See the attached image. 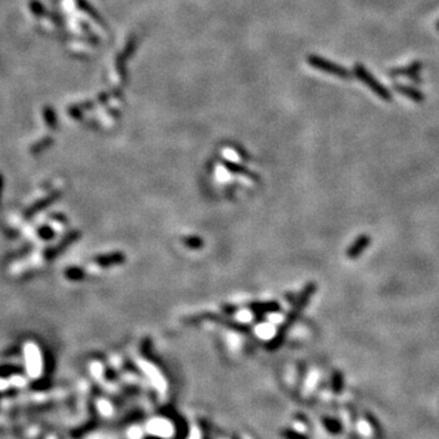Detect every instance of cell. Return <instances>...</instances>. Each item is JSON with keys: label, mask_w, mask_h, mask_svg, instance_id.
Masks as SVG:
<instances>
[{"label": "cell", "mask_w": 439, "mask_h": 439, "mask_svg": "<svg viewBox=\"0 0 439 439\" xmlns=\"http://www.w3.org/2000/svg\"><path fill=\"white\" fill-rule=\"evenodd\" d=\"M436 29H437V31L439 32V21L437 22V23H436Z\"/></svg>", "instance_id": "9a60e30c"}, {"label": "cell", "mask_w": 439, "mask_h": 439, "mask_svg": "<svg viewBox=\"0 0 439 439\" xmlns=\"http://www.w3.org/2000/svg\"><path fill=\"white\" fill-rule=\"evenodd\" d=\"M354 75L355 77L359 81H361L372 93L377 95L381 100L387 103H391L393 100V95L392 92L383 85V83L379 82L366 67H365L362 64H356L354 66Z\"/></svg>", "instance_id": "7a4b0ae2"}, {"label": "cell", "mask_w": 439, "mask_h": 439, "mask_svg": "<svg viewBox=\"0 0 439 439\" xmlns=\"http://www.w3.org/2000/svg\"><path fill=\"white\" fill-rule=\"evenodd\" d=\"M83 276L85 275H83V271L81 270V268L72 267V268H68V270L66 271V277L70 278V280H72V281L81 280Z\"/></svg>", "instance_id": "5bb4252c"}, {"label": "cell", "mask_w": 439, "mask_h": 439, "mask_svg": "<svg viewBox=\"0 0 439 439\" xmlns=\"http://www.w3.org/2000/svg\"><path fill=\"white\" fill-rule=\"evenodd\" d=\"M330 386H332L333 393L340 394L344 389V376L340 371L335 370L332 374V382H330Z\"/></svg>", "instance_id": "30bf717a"}, {"label": "cell", "mask_w": 439, "mask_h": 439, "mask_svg": "<svg viewBox=\"0 0 439 439\" xmlns=\"http://www.w3.org/2000/svg\"><path fill=\"white\" fill-rule=\"evenodd\" d=\"M372 238L369 236V234H360L354 241H352L351 245L348 248L347 250V256L351 260H355V259L360 258V256L364 254V251L366 250L367 248L370 246L371 244Z\"/></svg>", "instance_id": "8992f818"}, {"label": "cell", "mask_w": 439, "mask_h": 439, "mask_svg": "<svg viewBox=\"0 0 439 439\" xmlns=\"http://www.w3.org/2000/svg\"><path fill=\"white\" fill-rule=\"evenodd\" d=\"M393 89L396 90L399 94L404 95L405 98H408L409 100L414 103H423L426 100V95L422 90L417 89V88H414L410 87V86H406V85H401V83H394L393 85Z\"/></svg>", "instance_id": "52a82bcc"}, {"label": "cell", "mask_w": 439, "mask_h": 439, "mask_svg": "<svg viewBox=\"0 0 439 439\" xmlns=\"http://www.w3.org/2000/svg\"><path fill=\"white\" fill-rule=\"evenodd\" d=\"M0 191H1V182H0Z\"/></svg>", "instance_id": "2e32d148"}, {"label": "cell", "mask_w": 439, "mask_h": 439, "mask_svg": "<svg viewBox=\"0 0 439 439\" xmlns=\"http://www.w3.org/2000/svg\"><path fill=\"white\" fill-rule=\"evenodd\" d=\"M56 198H58V194H53V196L48 197V198H46V199H44V200H43V201H42V203H41V204H39V203H37V204H36V206H34V208H32V209H31V210H28V213H27V214H28V215H29V214H34V213H36V211H38V210H42V209H43V208H45V206H46V205H48V204H50V203H51V201H54V200H55V199H56Z\"/></svg>", "instance_id": "4fadbf2b"}, {"label": "cell", "mask_w": 439, "mask_h": 439, "mask_svg": "<svg viewBox=\"0 0 439 439\" xmlns=\"http://www.w3.org/2000/svg\"><path fill=\"white\" fill-rule=\"evenodd\" d=\"M312 65L316 66L317 68H321V70L326 71V72L332 73V75L337 76V77L342 78V80H349L350 76H351V73H350L345 67L337 65V64L334 63H330V61L324 60V59L314 58Z\"/></svg>", "instance_id": "5b68a950"}, {"label": "cell", "mask_w": 439, "mask_h": 439, "mask_svg": "<svg viewBox=\"0 0 439 439\" xmlns=\"http://www.w3.org/2000/svg\"><path fill=\"white\" fill-rule=\"evenodd\" d=\"M77 238V233H72V234H68L66 238L63 239V241L60 243V245H58L56 248H53L50 251H48V259H53L56 254H59V251L64 250L67 245H70L71 241H73L75 239Z\"/></svg>", "instance_id": "8fae6325"}, {"label": "cell", "mask_w": 439, "mask_h": 439, "mask_svg": "<svg viewBox=\"0 0 439 439\" xmlns=\"http://www.w3.org/2000/svg\"><path fill=\"white\" fill-rule=\"evenodd\" d=\"M145 428H147L152 435L156 436L157 438H169L170 436L174 433L172 423L170 422L169 418H161V417L154 418V420H152L149 423H148V426Z\"/></svg>", "instance_id": "277c9868"}, {"label": "cell", "mask_w": 439, "mask_h": 439, "mask_svg": "<svg viewBox=\"0 0 439 439\" xmlns=\"http://www.w3.org/2000/svg\"><path fill=\"white\" fill-rule=\"evenodd\" d=\"M423 64L421 61H414L410 65L405 66V67H396L393 68L392 71H389V76L392 77H408L411 81L416 83H422V80H418V75H420L421 70H422Z\"/></svg>", "instance_id": "3957f363"}, {"label": "cell", "mask_w": 439, "mask_h": 439, "mask_svg": "<svg viewBox=\"0 0 439 439\" xmlns=\"http://www.w3.org/2000/svg\"><path fill=\"white\" fill-rule=\"evenodd\" d=\"M365 417H366V421L369 422V425L371 426V428L373 430V432L376 433V435H379V433L382 432V426H381V423H379V421L370 413L365 414Z\"/></svg>", "instance_id": "7c38bea8"}, {"label": "cell", "mask_w": 439, "mask_h": 439, "mask_svg": "<svg viewBox=\"0 0 439 439\" xmlns=\"http://www.w3.org/2000/svg\"><path fill=\"white\" fill-rule=\"evenodd\" d=\"M316 289H317L316 283H315V282L307 283V287L304 288V290H303V292H302V294H300L299 298H298L297 303H295V304H294L293 309L290 310V312H289V314H288V316L285 317V322H283V325H282V326H281V329H278L277 335H276L275 339L272 340V344H271V348H277V347H280L281 344H282V340L285 339V333H287L288 329H289V327L292 326L293 324H294V321L298 319V317H299V315L302 314L303 310H304L305 307H307V303H309V300L311 299L312 295L315 294Z\"/></svg>", "instance_id": "6da1fadb"}, {"label": "cell", "mask_w": 439, "mask_h": 439, "mask_svg": "<svg viewBox=\"0 0 439 439\" xmlns=\"http://www.w3.org/2000/svg\"><path fill=\"white\" fill-rule=\"evenodd\" d=\"M321 422L329 435L338 436L343 432V425H342V422L338 420V418L329 417V416H325V417L321 418Z\"/></svg>", "instance_id": "ba28073f"}, {"label": "cell", "mask_w": 439, "mask_h": 439, "mask_svg": "<svg viewBox=\"0 0 439 439\" xmlns=\"http://www.w3.org/2000/svg\"><path fill=\"white\" fill-rule=\"evenodd\" d=\"M125 261V256L122 254H111V255L107 256H99V258L95 259V263L100 266H111V265H118V263H123Z\"/></svg>", "instance_id": "9c48e42d"}]
</instances>
